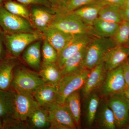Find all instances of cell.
I'll use <instances>...</instances> for the list:
<instances>
[{
  "instance_id": "37",
  "label": "cell",
  "mask_w": 129,
  "mask_h": 129,
  "mask_svg": "<svg viewBox=\"0 0 129 129\" xmlns=\"http://www.w3.org/2000/svg\"><path fill=\"white\" fill-rule=\"evenodd\" d=\"M119 13L123 21L129 23V8H120Z\"/></svg>"
},
{
  "instance_id": "33",
  "label": "cell",
  "mask_w": 129,
  "mask_h": 129,
  "mask_svg": "<svg viewBox=\"0 0 129 129\" xmlns=\"http://www.w3.org/2000/svg\"><path fill=\"white\" fill-rule=\"evenodd\" d=\"M96 0H69L66 3L64 11L73 12L80 8L91 4Z\"/></svg>"
},
{
  "instance_id": "25",
  "label": "cell",
  "mask_w": 129,
  "mask_h": 129,
  "mask_svg": "<svg viewBox=\"0 0 129 129\" xmlns=\"http://www.w3.org/2000/svg\"><path fill=\"white\" fill-rule=\"evenodd\" d=\"M86 46L66 60L61 70L62 76L77 73L82 71Z\"/></svg>"
},
{
  "instance_id": "5",
  "label": "cell",
  "mask_w": 129,
  "mask_h": 129,
  "mask_svg": "<svg viewBox=\"0 0 129 129\" xmlns=\"http://www.w3.org/2000/svg\"><path fill=\"white\" fill-rule=\"evenodd\" d=\"M42 39H43V35L39 31L34 33L6 34L7 57L18 58L28 46Z\"/></svg>"
},
{
  "instance_id": "10",
  "label": "cell",
  "mask_w": 129,
  "mask_h": 129,
  "mask_svg": "<svg viewBox=\"0 0 129 129\" xmlns=\"http://www.w3.org/2000/svg\"><path fill=\"white\" fill-rule=\"evenodd\" d=\"M40 106L33 94L16 91L12 118L21 122H26L28 117Z\"/></svg>"
},
{
  "instance_id": "27",
  "label": "cell",
  "mask_w": 129,
  "mask_h": 129,
  "mask_svg": "<svg viewBox=\"0 0 129 129\" xmlns=\"http://www.w3.org/2000/svg\"><path fill=\"white\" fill-rule=\"evenodd\" d=\"M80 90H78L69 95L64 103L72 114L78 128L80 127L81 115Z\"/></svg>"
},
{
  "instance_id": "4",
  "label": "cell",
  "mask_w": 129,
  "mask_h": 129,
  "mask_svg": "<svg viewBox=\"0 0 129 129\" xmlns=\"http://www.w3.org/2000/svg\"><path fill=\"white\" fill-rule=\"evenodd\" d=\"M50 26L72 35L89 33L90 27L73 12L61 11L56 13Z\"/></svg>"
},
{
  "instance_id": "44",
  "label": "cell",
  "mask_w": 129,
  "mask_h": 129,
  "mask_svg": "<svg viewBox=\"0 0 129 129\" xmlns=\"http://www.w3.org/2000/svg\"></svg>"
},
{
  "instance_id": "9",
  "label": "cell",
  "mask_w": 129,
  "mask_h": 129,
  "mask_svg": "<svg viewBox=\"0 0 129 129\" xmlns=\"http://www.w3.org/2000/svg\"><path fill=\"white\" fill-rule=\"evenodd\" d=\"M127 87L122 65L115 69L107 71L99 93L103 98L118 93H123Z\"/></svg>"
},
{
  "instance_id": "15",
  "label": "cell",
  "mask_w": 129,
  "mask_h": 129,
  "mask_svg": "<svg viewBox=\"0 0 129 129\" xmlns=\"http://www.w3.org/2000/svg\"><path fill=\"white\" fill-rule=\"evenodd\" d=\"M42 34L43 39L47 41L56 49L58 54L74 35L66 33L51 26Z\"/></svg>"
},
{
  "instance_id": "19",
  "label": "cell",
  "mask_w": 129,
  "mask_h": 129,
  "mask_svg": "<svg viewBox=\"0 0 129 129\" xmlns=\"http://www.w3.org/2000/svg\"><path fill=\"white\" fill-rule=\"evenodd\" d=\"M106 5L99 0L89 5H86L73 12L79 16L86 25L92 26L98 18L99 12Z\"/></svg>"
},
{
  "instance_id": "6",
  "label": "cell",
  "mask_w": 129,
  "mask_h": 129,
  "mask_svg": "<svg viewBox=\"0 0 129 129\" xmlns=\"http://www.w3.org/2000/svg\"><path fill=\"white\" fill-rule=\"evenodd\" d=\"M90 70L84 69L77 73L63 76L57 86V95L56 102L64 104L65 99L69 95L81 89Z\"/></svg>"
},
{
  "instance_id": "34",
  "label": "cell",
  "mask_w": 129,
  "mask_h": 129,
  "mask_svg": "<svg viewBox=\"0 0 129 129\" xmlns=\"http://www.w3.org/2000/svg\"><path fill=\"white\" fill-rule=\"evenodd\" d=\"M6 44V34L0 28V60L7 57Z\"/></svg>"
},
{
  "instance_id": "43",
  "label": "cell",
  "mask_w": 129,
  "mask_h": 129,
  "mask_svg": "<svg viewBox=\"0 0 129 129\" xmlns=\"http://www.w3.org/2000/svg\"><path fill=\"white\" fill-rule=\"evenodd\" d=\"M127 63L129 64V56L128 57V58H127Z\"/></svg>"
},
{
  "instance_id": "39",
  "label": "cell",
  "mask_w": 129,
  "mask_h": 129,
  "mask_svg": "<svg viewBox=\"0 0 129 129\" xmlns=\"http://www.w3.org/2000/svg\"><path fill=\"white\" fill-rule=\"evenodd\" d=\"M122 8H129V0H124Z\"/></svg>"
},
{
  "instance_id": "17",
  "label": "cell",
  "mask_w": 129,
  "mask_h": 129,
  "mask_svg": "<svg viewBox=\"0 0 129 129\" xmlns=\"http://www.w3.org/2000/svg\"><path fill=\"white\" fill-rule=\"evenodd\" d=\"M95 122L99 128L115 129L117 128L113 113L106 99L103 98L101 99L96 115Z\"/></svg>"
},
{
  "instance_id": "22",
  "label": "cell",
  "mask_w": 129,
  "mask_h": 129,
  "mask_svg": "<svg viewBox=\"0 0 129 129\" xmlns=\"http://www.w3.org/2000/svg\"><path fill=\"white\" fill-rule=\"evenodd\" d=\"M39 73L45 84L55 86H57L62 77L61 70L57 63L42 62Z\"/></svg>"
},
{
  "instance_id": "36",
  "label": "cell",
  "mask_w": 129,
  "mask_h": 129,
  "mask_svg": "<svg viewBox=\"0 0 129 129\" xmlns=\"http://www.w3.org/2000/svg\"><path fill=\"white\" fill-rule=\"evenodd\" d=\"M123 70L124 75L127 87L129 86V64L127 61L122 64Z\"/></svg>"
},
{
  "instance_id": "32",
  "label": "cell",
  "mask_w": 129,
  "mask_h": 129,
  "mask_svg": "<svg viewBox=\"0 0 129 129\" xmlns=\"http://www.w3.org/2000/svg\"><path fill=\"white\" fill-rule=\"evenodd\" d=\"M27 6H41L54 10L56 13L61 8L59 0H14Z\"/></svg>"
},
{
  "instance_id": "12",
  "label": "cell",
  "mask_w": 129,
  "mask_h": 129,
  "mask_svg": "<svg viewBox=\"0 0 129 129\" xmlns=\"http://www.w3.org/2000/svg\"><path fill=\"white\" fill-rule=\"evenodd\" d=\"M30 21L35 29L42 33L51 25L56 13L45 7L30 6Z\"/></svg>"
},
{
  "instance_id": "21",
  "label": "cell",
  "mask_w": 129,
  "mask_h": 129,
  "mask_svg": "<svg viewBox=\"0 0 129 129\" xmlns=\"http://www.w3.org/2000/svg\"><path fill=\"white\" fill-rule=\"evenodd\" d=\"M15 94L13 90H0V119L2 123L12 117Z\"/></svg>"
},
{
  "instance_id": "2",
  "label": "cell",
  "mask_w": 129,
  "mask_h": 129,
  "mask_svg": "<svg viewBox=\"0 0 129 129\" xmlns=\"http://www.w3.org/2000/svg\"><path fill=\"white\" fill-rule=\"evenodd\" d=\"M116 46L112 37L94 38L86 46L84 68L91 70L103 62L107 52Z\"/></svg>"
},
{
  "instance_id": "40",
  "label": "cell",
  "mask_w": 129,
  "mask_h": 129,
  "mask_svg": "<svg viewBox=\"0 0 129 129\" xmlns=\"http://www.w3.org/2000/svg\"><path fill=\"white\" fill-rule=\"evenodd\" d=\"M5 1V0H0V6L3 5Z\"/></svg>"
},
{
  "instance_id": "28",
  "label": "cell",
  "mask_w": 129,
  "mask_h": 129,
  "mask_svg": "<svg viewBox=\"0 0 129 129\" xmlns=\"http://www.w3.org/2000/svg\"><path fill=\"white\" fill-rule=\"evenodd\" d=\"M3 5L9 12L27 19L30 21V12L29 7H28V6L14 0L5 1Z\"/></svg>"
},
{
  "instance_id": "30",
  "label": "cell",
  "mask_w": 129,
  "mask_h": 129,
  "mask_svg": "<svg viewBox=\"0 0 129 129\" xmlns=\"http://www.w3.org/2000/svg\"><path fill=\"white\" fill-rule=\"evenodd\" d=\"M112 38L116 46L129 48V23L123 21Z\"/></svg>"
},
{
  "instance_id": "16",
  "label": "cell",
  "mask_w": 129,
  "mask_h": 129,
  "mask_svg": "<svg viewBox=\"0 0 129 129\" xmlns=\"http://www.w3.org/2000/svg\"><path fill=\"white\" fill-rule=\"evenodd\" d=\"M17 58L8 56L0 60V90L10 89L14 68L19 64Z\"/></svg>"
},
{
  "instance_id": "7",
  "label": "cell",
  "mask_w": 129,
  "mask_h": 129,
  "mask_svg": "<svg viewBox=\"0 0 129 129\" xmlns=\"http://www.w3.org/2000/svg\"><path fill=\"white\" fill-rule=\"evenodd\" d=\"M46 108L49 112L50 129L78 128L73 118L66 106L55 102Z\"/></svg>"
},
{
  "instance_id": "23",
  "label": "cell",
  "mask_w": 129,
  "mask_h": 129,
  "mask_svg": "<svg viewBox=\"0 0 129 129\" xmlns=\"http://www.w3.org/2000/svg\"><path fill=\"white\" fill-rule=\"evenodd\" d=\"M119 25L98 18L90 27L89 33L95 37H112Z\"/></svg>"
},
{
  "instance_id": "20",
  "label": "cell",
  "mask_w": 129,
  "mask_h": 129,
  "mask_svg": "<svg viewBox=\"0 0 129 129\" xmlns=\"http://www.w3.org/2000/svg\"><path fill=\"white\" fill-rule=\"evenodd\" d=\"M26 123L28 128L49 129L50 123L47 109L40 106L28 117Z\"/></svg>"
},
{
  "instance_id": "38",
  "label": "cell",
  "mask_w": 129,
  "mask_h": 129,
  "mask_svg": "<svg viewBox=\"0 0 129 129\" xmlns=\"http://www.w3.org/2000/svg\"><path fill=\"white\" fill-rule=\"evenodd\" d=\"M123 94L126 98L129 100V86L127 87L125 89Z\"/></svg>"
},
{
  "instance_id": "11",
  "label": "cell",
  "mask_w": 129,
  "mask_h": 129,
  "mask_svg": "<svg viewBox=\"0 0 129 129\" xmlns=\"http://www.w3.org/2000/svg\"><path fill=\"white\" fill-rule=\"evenodd\" d=\"M89 33L74 35L73 37L58 54L57 64L60 68L67 59L87 46L95 37Z\"/></svg>"
},
{
  "instance_id": "26",
  "label": "cell",
  "mask_w": 129,
  "mask_h": 129,
  "mask_svg": "<svg viewBox=\"0 0 129 129\" xmlns=\"http://www.w3.org/2000/svg\"><path fill=\"white\" fill-rule=\"evenodd\" d=\"M84 100L86 102V122L87 125L91 127L95 122L96 115L101 102V98L99 94L94 90Z\"/></svg>"
},
{
  "instance_id": "41",
  "label": "cell",
  "mask_w": 129,
  "mask_h": 129,
  "mask_svg": "<svg viewBox=\"0 0 129 129\" xmlns=\"http://www.w3.org/2000/svg\"><path fill=\"white\" fill-rule=\"evenodd\" d=\"M3 129V125L2 120L0 119V129Z\"/></svg>"
},
{
  "instance_id": "14",
  "label": "cell",
  "mask_w": 129,
  "mask_h": 129,
  "mask_svg": "<svg viewBox=\"0 0 129 129\" xmlns=\"http://www.w3.org/2000/svg\"><path fill=\"white\" fill-rule=\"evenodd\" d=\"M129 56V48L117 46L111 48L106 53L103 62L106 71L115 69L127 61Z\"/></svg>"
},
{
  "instance_id": "29",
  "label": "cell",
  "mask_w": 129,
  "mask_h": 129,
  "mask_svg": "<svg viewBox=\"0 0 129 129\" xmlns=\"http://www.w3.org/2000/svg\"><path fill=\"white\" fill-rule=\"evenodd\" d=\"M119 8L114 6L106 5L99 12L98 18L120 24L123 21L119 13Z\"/></svg>"
},
{
  "instance_id": "18",
  "label": "cell",
  "mask_w": 129,
  "mask_h": 129,
  "mask_svg": "<svg viewBox=\"0 0 129 129\" xmlns=\"http://www.w3.org/2000/svg\"><path fill=\"white\" fill-rule=\"evenodd\" d=\"M43 39L36 41L28 46L23 51L22 58L29 67L36 70L41 67V47Z\"/></svg>"
},
{
  "instance_id": "24",
  "label": "cell",
  "mask_w": 129,
  "mask_h": 129,
  "mask_svg": "<svg viewBox=\"0 0 129 129\" xmlns=\"http://www.w3.org/2000/svg\"><path fill=\"white\" fill-rule=\"evenodd\" d=\"M57 91V86L45 84L37 89L33 95L40 106L46 107L56 101Z\"/></svg>"
},
{
  "instance_id": "13",
  "label": "cell",
  "mask_w": 129,
  "mask_h": 129,
  "mask_svg": "<svg viewBox=\"0 0 129 129\" xmlns=\"http://www.w3.org/2000/svg\"><path fill=\"white\" fill-rule=\"evenodd\" d=\"M106 72L103 62L90 70L81 89V94L84 99L92 91L100 88L105 79Z\"/></svg>"
},
{
  "instance_id": "35",
  "label": "cell",
  "mask_w": 129,
  "mask_h": 129,
  "mask_svg": "<svg viewBox=\"0 0 129 129\" xmlns=\"http://www.w3.org/2000/svg\"><path fill=\"white\" fill-rule=\"evenodd\" d=\"M106 5H110L120 8L123 5L124 0H99Z\"/></svg>"
},
{
  "instance_id": "42",
  "label": "cell",
  "mask_w": 129,
  "mask_h": 129,
  "mask_svg": "<svg viewBox=\"0 0 129 129\" xmlns=\"http://www.w3.org/2000/svg\"><path fill=\"white\" fill-rule=\"evenodd\" d=\"M59 1L62 2L64 3H65V5H66V3H67L69 0H59Z\"/></svg>"
},
{
  "instance_id": "8",
  "label": "cell",
  "mask_w": 129,
  "mask_h": 129,
  "mask_svg": "<svg viewBox=\"0 0 129 129\" xmlns=\"http://www.w3.org/2000/svg\"><path fill=\"white\" fill-rule=\"evenodd\" d=\"M105 98L113 113L116 127L126 128L129 125V99L123 93L114 94Z\"/></svg>"
},
{
  "instance_id": "3",
  "label": "cell",
  "mask_w": 129,
  "mask_h": 129,
  "mask_svg": "<svg viewBox=\"0 0 129 129\" xmlns=\"http://www.w3.org/2000/svg\"><path fill=\"white\" fill-rule=\"evenodd\" d=\"M0 28L6 34L34 33L39 31L29 20L9 12L3 5L0 6Z\"/></svg>"
},
{
  "instance_id": "1",
  "label": "cell",
  "mask_w": 129,
  "mask_h": 129,
  "mask_svg": "<svg viewBox=\"0 0 129 129\" xmlns=\"http://www.w3.org/2000/svg\"><path fill=\"white\" fill-rule=\"evenodd\" d=\"M45 84L39 73L19 64L14 68L11 86L13 90L33 95L37 89Z\"/></svg>"
},
{
  "instance_id": "31",
  "label": "cell",
  "mask_w": 129,
  "mask_h": 129,
  "mask_svg": "<svg viewBox=\"0 0 129 129\" xmlns=\"http://www.w3.org/2000/svg\"><path fill=\"white\" fill-rule=\"evenodd\" d=\"M42 47V62L57 63L58 54L57 51L46 40L43 39Z\"/></svg>"
}]
</instances>
